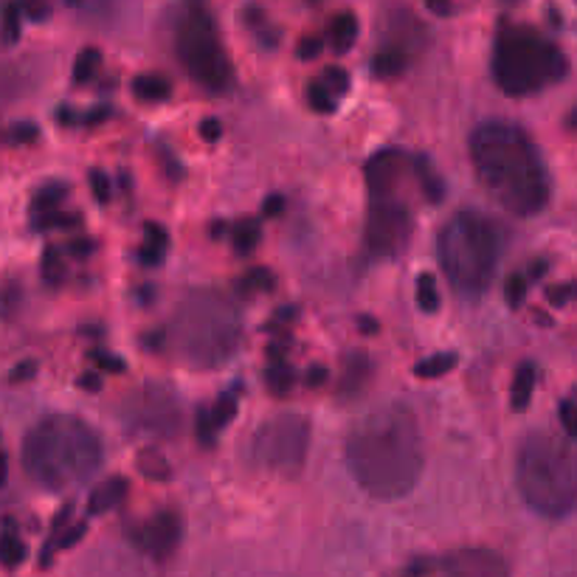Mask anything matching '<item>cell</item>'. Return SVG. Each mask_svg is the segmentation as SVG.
I'll return each mask as SVG.
<instances>
[{
  "instance_id": "obj_1",
  "label": "cell",
  "mask_w": 577,
  "mask_h": 577,
  "mask_svg": "<svg viewBox=\"0 0 577 577\" xmlns=\"http://www.w3.org/2000/svg\"><path fill=\"white\" fill-rule=\"evenodd\" d=\"M426 465L417 417L409 405L389 403L366 414L347 437V467L369 496L394 502L412 493Z\"/></svg>"
},
{
  "instance_id": "obj_2",
  "label": "cell",
  "mask_w": 577,
  "mask_h": 577,
  "mask_svg": "<svg viewBox=\"0 0 577 577\" xmlns=\"http://www.w3.org/2000/svg\"><path fill=\"white\" fill-rule=\"evenodd\" d=\"M481 189L516 217H532L550 203V173L532 138L510 122H485L467 141Z\"/></svg>"
},
{
  "instance_id": "obj_3",
  "label": "cell",
  "mask_w": 577,
  "mask_h": 577,
  "mask_svg": "<svg viewBox=\"0 0 577 577\" xmlns=\"http://www.w3.org/2000/svg\"><path fill=\"white\" fill-rule=\"evenodd\" d=\"M102 460L99 434L74 414L40 419L23 440V471L51 493L85 485L102 467Z\"/></svg>"
},
{
  "instance_id": "obj_4",
  "label": "cell",
  "mask_w": 577,
  "mask_h": 577,
  "mask_svg": "<svg viewBox=\"0 0 577 577\" xmlns=\"http://www.w3.org/2000/svg\"><path fill=\"white\" fill-rule=\"evenodd\" d=\"M516 485L538 516L564 518L577 507V446L550 431L529 434L516 456Z\"/></svg>"
},
{
  "instance_id": "obj_5",
  "label": "cell",
  "mask_w": 577,
  "mask_h": 577,
  "mask_svg": "<svg viewBox=\"0 0 577 577\" xmlns=\"http://www.w3.org/2000/svg\"><path fill=\"white\" fill-rule=\"evenodd\" d=\"M502 228L481 212L465 209L442 226L437 237V260L462 299H481L493 285L502 256Z\"/></svg>"
},
{
  "instance_id": "obj_6",
  "label": "cell",
  "mask_w": 577,
  "mask_h": 577,
  "mask_svg": "<svg viewBox=\"0 0 577 577\" xmlns=\"http://www.w3.org/2000/svg\"><path fill=\"white\" fill-rule=\"evenodd\" d=\"M240 336L242 322L237 304L217 290H195L180 302L170 338L180 361L200 369H214L237 352Z\"/></svg>"
},
{
  "instance_id": "obj_7",
  "label": "cell",
  "mask_w": 577,
  "mask_h": 577,
  "mask_svg": "<svg viewBox=\"0 0 577 577\" xmlns=\"http://www.w3.org/2000/svg\"><path fill=\"white\" fill-rule=\"evenodd\" d=\"M569 71L564 51L529 26H507L493 46V79L507 97H532Z\"/></svg>"
},
{
  "instance_id": "obj_8",
  "label": "cell",
  "mask_w": 577,
  "mask_h": 577,
  "mask_svg": "<svg viewBox=\"0 0 577 577\" xmlns=\"http://www.w3.org/2000/svg\"><path fill=\"white\" fill-rule=\"evenodd\" d=\"M175 54L200 88L209 93H228L234 68L223 46L221 28L206 0H184L175 17Z\"/></svg>"
},
{
  "instance_id": "obj_9",
  "label": "cell",
  "mask_w": 577,
  "mask_h": 577,
  "mask_svg": "<svg viewBox=\"0 0 577 577\" xmlns=\"http://www.w3.org/2000/svg\"><path fill=\"white\" fill-rule=\"evenodd\" d=\"M310 448V423L302 414H283L256 431L251 456L274 474L296 476L304 467Z\"/></svg>"
},
{
  "instance_id": "obj_10",
  "label": "cell",
  "mask_w": 577,
  "mask_h": 577,
  "mask_svg": "<svg viewBox=\"0 0 577 577\" xmlns=\"http://www.w3.org/2000/svg\"><path fill=\"white\" fill-rule=\"evenodd\" d=\"M412 209L400 195L369 198L366 214V246L375 256H398L412 240Z\"/></svg>"
},
{
  "instance_id": "obj_11",
  "label": "cell",
  "mask_w": 577,
  "mask_h": 577,
  "mask_svg": "<svg viewBox=\"0 0 577 577\" xmlns=\"http://www.w3.org/2000/svg\"><path fill=\"white\" fill-rule=\"evenodd\" d=\"M180 536H184V522H180L178 513L173 510H161L150 522L138 524L130 532V541L136 543L138 550L147 552L155 561H166L178 550Z\"/></svg>"
},
{
  "instance_id": "obj_12",
  "label": "cell",
  "mask_w": 577,
  "mask_h": 577,
  "mask_svg": "<svg viewBox=\"0 0 577 577\" xmlns=\"http://www.w3.org/2000/svg\"><path fill=\"white\" fill-rule=\"evenodd\" d=\"M440 577H510V566L499 552L465 547L442 557Z\"/></svg>"
},
{
  "instance_id": "obj_13",
  "label": "cell",
  "mask_w": 577,
  "mask_h": 577,
  "mask_svg": "<svg viewBox=\"0 0 577 577\" xmlns=\"http://www.w3.org/2000/svg\"><path fill=\"white\" fill-rule=\"evenodd\" d=\"M405 152L384 150L375 152L366 161V186H369V198H384V195H398V189L405 180Z\"/></svg>"
},
{
  "instance_id": "obj_14",
  "label": "cell",
  "mask_w": 577,
  "mask_h": 577,
  "mask_svg": "<svg viewBox=\"0 0 577 577\" xmlns=\"http://www.w3.org/2000/svg\"><path fill=\"white\" fill-rule=\"evenodd\" d=\"M147 394L150 398L147 400H138V403L145 405V417L133 419L138 426V431H155V434H164V437H170V434L175 431V426L180 423V412L178 405H175V398L166 389H147Z\"/></svg>"
},
{
  "instance_id": "obj_15",
  "label": "cell",
  "mask_w": 577,
  "mask_h": 577,
  "mask_svg": "<svg viewBox=\"0 0 577 577\" xmlns=\"http://www.w3.org/2000/svg\"><path fill=\"white\" fill-rule=\"evenodd\" d=\"M127 490H130V481L124 479V476H111L108 481H102L88 499V516H104V513H111L113 507L127 499Z\"/></svg>"
},
{
  "instance_id": "obj_16",
  "label": "cell",
  "mask_w": 577,
  "mask_h": 577,
  "mask_svg": "<svg viewBox=\"0 0 577 577\" xmlns=\"http://www.w3.org/2000/svg\"><path fill=\"white\" fill-rule=\"evenodd\" d=\"M166 251H170V234H166L164 226L159 223H147L145 226V242L138 248V262L145 265V268H159L161 262H164Z\"/></svg>"
},
{
  "instance_id": "obj_17",
  "label": "cell",
  "mask_w": 577,
  "mask_h": 577,
  "mask_svg": "<svg viewBox=\"0 0 577 577\" xmlns=\"http://www.w3.org/2000/svg\"><path fill=\"white\" fill-rule=\"evenodd\" d=\"M536 380H538V369L532 361H522L513 372V386H510V405L513 412H524L532 400V392H536Z\"/></svg>"
},
{
  "instance_id": "obj_18",
  "label": "cell",
  "mask_w": 577,
  "mask_h": 577,
  "mask_svg": "<svg viewBox=\"0 0 577 577\" xmlns=\"http://www.w3.org/2000/svg\"><path fill=\"white\" fill-rule=\"evenodd\" d=\"M358 40V21L352 12H341L336 14L330 21V28H327V42L336 54H347V51L355 46Z\"/></svg>"
},
{
  "instance_id": "obj_19",
  "label": "cell",
  "mask_w": 577,
  "mask_h": 577,
  "mask_svg": "<svg viewBox=\"0 0 577 577\" xmlns=\"http://www.w3.org/2000/svg\"><path fill=\"white\" fill-rule=\"evenodd\" d=\"M133 97L141 99L147 104L155 102H166V99L173 97V83L161 74H141L133 79Z\"/></svg>"
},
{
  "instance_id": "obj_20",
  "label": "cell",
  "mask_w": 577,
  "mask_h": 577,
  "mask_svg": "<svg viewBox=\"0 0 577 577\" xmlns=\"http://www.w3.org/2000/svg\"><path fill=\"white\" fill-rule=\"evenodd\" d=\"M26 543L17 536V527H14V522L9 518V522L3 524V529H0V566L17 569V566L26 561Z\"/></svg>"
},
{
  "instance_id": "obj_21",
  "label": "cell",
  "mask_w": 577,
  "mask_h": 577,
  "mask_svg": "<svg viewBox=\"0 0 577 577\" xmlns=\"http://www.w3.org/2000/svg\"><path fill=\"white\" fill-rule=\"evenodd\" d=\"M414 175L419 178V186H423V195H426L428 203H442V198H446V184H442L440 173L434 170L431 159H426V155H417L414 159Z\"/></svg>"
},
{
  "instance_id": "obj_22",
  "label": "cell",
  "mask_w": 577,
  "mask_h": 577,
  "mask_svg": "<svg viewBox=\"0 0 577 577\" xmlns=\"http://www.w3.org/2000/svg\"><path fill=\"white\" fill-rule=\"evenodd\" d=\"M65 198H68V184H62V180L42 184L35 192V198H32V214L54 212V209H60V203Z\"/></svg>"
},
{
  "instance_id": "obj_23",
  "label": "cell",
  "mask_w": 577,
  "mask_h": 577,
  "mask_svg": "<svg viewBox=\"0 0 577 577\" xmlns=\"http://www.w3.org/2000/svg\"><path fill=\"white\" fill-rule=\"evenodd\" d=\"M456 361H460L456 352H437V355L417 361V364H414V375H417V378H428V380L442 378V375H448V372L454 369Z\"/></svg>"
},
{
  "instance_id": "obj_24",
  "label": "cell",
  "mask_w": 577,
  "mask_h": 577,
  "mask_svg": "<svg viewBox=\"0 0 577 577\" xmlns=\"http://www.w3.org/2000/svg\"><path fill=\"white\" fill-rule=\"evenodd\" d=\"M405 68V54L398 46H389V49H380L372 60V74L380 76V79H392V76L403 74Z\"/></svg>"
},
{
  "instance_id": "obj_25",
  "label": "cell",
  "mask_w": 577,
  "mask_h": 577,
  "mask_svg": "<svg viewBox=\"0 0 577 577\" xmlns=\"http://www.w3.org/2000/svg\"><path fill=\"white\" fill-rule=\"evenodd\" d=\"M296 384V372L288 361H271L268 369H265V386H268L271 392L276 398H285V394L293 389Z\"/></svg>"
},
{
  "instance_id": "obj_26",
  "label": "cell",
  "mask_w": 577,
  "mask_h": 577,
  "mask_svg": "<svg viewBox=\"0 0 577 577\" xmlns=\"http://www.w3.org/2000/svg\"><path fill=\"white\" fill-rule=\"evenodd\" d=\"M79 221H83V214L62 212V209H54V212L32 214V231H54V228L79 226Z\"/></svg>"
},
{
  "instance_id": "obj_27",
  "label": "cell",
  "mask_w": 577,
  "mask_h": 577,
  "mask_svg": "<svg viewBox=\"0 0 577 577\" xmlns=\"http://www.w3.org/2000/svg\"><path fill=\"white\" fill-rule=\"evenodd\" d=\"M240 384H234L228 392H223L221 398H217V403H214L212 409V419L214 426H217V431H223V428L228 426L234 419V414H237V403H240Z\"/></svg>"
},
{
  "instance_id": "obj_28",
  "label": "cell",
  "mask_w": 577,
  "mask_h": 577,
  "mask_svg": "<svg viewBox=\"0 0 577 577\" xmlns=\"http://www.w3.org/2000/svg\"><path fill=\"white\" fill-rule=\"evenodd\" d=\"M138 471L147 476V479H155V481H166L170 479V465H166V460L161 456V451H155V448H145L141 454H138Z\"/></svg>"
},
{
  "instance_id": "obj_29",
  "label": "cell",
  "mask_w": 577,
  "mask_h": 577,
  "mask_svg": "<svg viewBox=\"0 0 577 577\" xmlns=\"http://www.w3.org/2000/svg\"><path fill=\"white\" fill-rule=\"evenodd\" d=\"M274 285H276V279L268 268H251L246 276H240V279H237V290H240L242 296L268 293Z\"/></svg>"
},
{
  "instance_id": "obj_30",
  "label": "cell",
  "mask_w": 577,
  "mask_h": 577,
  "mask_svg": "<svg viewBox=\"0 0 577 577\" xmlns=\"http://www.w3.org/2000/svg\"><path fill=\"white\" fill-rule=\"evenodd\" d=\"M231 240H234V251L240 256H248L256 248V242H260V223L256 221L237 223L231 231Z\"/></svg>"
},
{
  "instance_id": "obj_31",
  "label": "cell",
  "mask_w": 577,
  "mask_h": 577,
  "mask_svg": "<svg viewBox=\"0 0 577 577\" xmlns=\"http://www.w3.org/2000/svg\"><path fill=\"white\" fill-rule=\"evenodd\" d=\"M99 65H102V51L99 49H85L79 51L74 62V83L76 85H88L93 76H97Z\"/></svg>"
},
{
  "instance_id": "obj_32",
  "label": "cell",
  "mask_w": 577,
  "mask_h": 577,
  "mask_svg": "<svg viewBox=\"0 0 577 577\" xmlns=\"http://www.w3.org/2000/svg\"><path fill=\"white\" fill-rule=\"evenodd\" d=\"M21 0H14V3H9V7L3 9V23H0V40H3V46H14V42L21 40Z\"/></svg>"
},
{
  "instance_id": "obj_33",
  "label": "cell",
  "mask_w": 577,
  "mask_h": 577,
  "mask_svg": "<svg viewBox=\"0 0 577 577\" xmlns=\"http://www.w3.org/2000/svg\"><path fill=\"white\" fill-rule=\"evenodd\" d=\"M42 279H46V285H51V288L62 285V279H65V262H62L60 248L51 246L42 251Z\"/></svg>"
},
{
  "instance_id": "obj_34",
  "label": "cell",
  "mask_w": 577,
  "mask_h": 577,
  "mask_svg": "<svg viewBox=\"0 0 577 577\" xmlns=\"http://www.w3.org/2000/svg\"><path fill=\"white\" fill-rule=\"evenodd\" d=\"M417 304L423 313H437L440 310V293H437V279L431 274L417 276Z\"/></svg>"
},
{
  "instance_id": "obj_35",
  "label": "cell",
  "mask_w": 577,
  "mask_h": 577,
  "mask_svg": "<svg viewBox=\"0 0 577 577\" xmlns=\"http://www.w3.org/2000/svg\"><path fill=\"white\" fill-rule=\"evenodd\" d=\"M308 102H310V108H313V111L324 113V116H330V113L338 111V99L333 97L330 90L324 88L322 83L308 85Z\"/></svg>"
},
{
  "instance_id": "obj_36",
  "label": "cell",
  "mask_w": 577,
  "mask_h": 577,
  "mask_svg": "<svg viewBox=\"0 0 577 577\" xmlns=\"http://www.w3.org/2000/svg\"><path fill=\"white\" fill-rule=\"evenodd\" d=\"M318 83H322L324 88L330 90L333 97L341 99L347 93V90H350V74H347L344 68H338V65H333V68L324 71V76L318 79Z\"/></svg>"
},
{
  "instance_id": "obj_37",
  "label": "cell",
  "mask_w": 577,
  "mask_h": 577,
  "mask_svg": "<svg viewBox=\"0 0 577 577\" xmlns=\"http://www.w3.org/2000/svg\"><path fill=\"white\" fill-rule=\"evenodd\" d=\"M37 138H40V127L35 122H17L7 133L9 145H35Z\"/></svg>"
},
{
  "instance_id": "obj_38",
  "label": "cell",
  "mask_w": 577,
  "mask_h": 577,
  "mask_svg": "<svg viewBox=\"0 0 577 577\" xmlns=\"http://www.w3.org/2000/svg\"><path fill=\"white\" fill-rule=\"evenodd\" d=\"M90 189H93V198H97L99 206H108L113 198V180L108 178V173L102 170H90Z\"/></svg>"
},
{
  "instance_id": "obj_39",
  "label": "cell",
  "mask_w": 577,
  "mask_h": 577,
  "mask_svg": "<svg viewBox=\"0 0 577 577\" xmlns=\"http://www.w3.org/2000/svg\"><path fill=\"white\" fill-rule=\"evenodd\" d=\"M504 299H507V304L513 310L522 308L524 299H527V276H524V274L510 276L507 285H504Z\"/></svg>"
},
{
  "instance_id": "obj_40",
  "label": "cell",
  "mask_w": 577,
  "mask_h": 577,
  "mask_svg": "<svg viewBox=\"0 0 577 577\" xmlns=\"http://www.w3.org/2000/svg\"><path fill=\"white\" fill-rule=\"evenodd\" d=\"M198 442L203 448H214L217 442V426H214L209 409H198Z\"/></svg>"
},
{
  "instance_id": "obj_41",
  "label": "cell",
  "mask_w": 577,
  "mask_h": 577,
  "mask_svg": "<svg viewBox=\"0 0 577 577\" xmlns=\"http://www.w3.org/2000/svg\"><path fill=\"white\" fill-rule=\"evenodd\" d=\"M557 417H561V426H564L566 437L569 440H577V403L575 400H561L557 403Z\"/></svg>"
},
{
  "instance_id": "obj_42",
  "label": "cell",
  "mask_w": 577,
  "mask_h": 577,
  "mask_svg": "<svg viewBox=\"0 0 577 577\" xmlns=\"http://www.w3.org/2000/svg\"><path fill=\"white\" fill-rule=\"evenodd\" d=\"M575 299H577V283H564L547 288V302H550L552 308H566V304L575 302Z\"/></svg>"
},
{
  "instance_id": "obj_43",
  "label": "cell",
  "mask_w": 577,
  "mask_h": 577,
  "mask_svg": "<svg viewBox=\"0 0 577 577\" xmlns=\"http://www.w3.org/2000/svg\"><path fill=\"white\" fill-rule=\"evenodd\" d=\"M90 358H93V364H97L99 369L113 372V375H122V372L127 369V364H124V358H122V355H116V352L93 350V352H90Z\"/></svg>"
},
{
  "instance_id": "obj_44",
  "label": "cell",
  "mask_w": 577,
  "mask_h": 577,
  "mask_svg": "<svg viewBox=\"0 0 577 577\" xmlns=\"http://www.w3.org/2000/svg\"><path fill=\"white\" fill-rule=\"evenodd\" d=\"M21 9L23 17H28V21L35 23H42L49 17V3H46V0H21Z\"/></svg>"
},
{
  "instance_id": "obj_45",
  "label": "cell",
  "mask_w": 577,
  "mask_h": 577,
  "mask_svg": "<svg viewBox=\"0 0 577 577\" xmlns=\"http://www.w3.org/2000/svg\"><path fill=\"white\" fill-rule=\"evenodd\" d=\"M322 49H324L322 37H304V40L299 42L296 54H299V60H316V57L322 54Z\"/></svg>"
},
{
  "instance_id": "obj_46",
  "label": "cell",
  "mask_w": 577,
  "mask_h": 577,
  "mask_svg": "<svg viewBox=\"0 0 577 577\" xmlns=\"http://www.w3.org/2000/svg\"><path fill=\"white\" fill-rule=\"evenodd\" d=\"M65 251H68L71 256H76V260H88V256L97 251V242L88 240V237H79V240H71L68 246H65Z\"/></svg>"
},
{
  "instance_id": "obj_47",
  "label": "cell",
  "mask_w": 577,
  "mask_h": 577,
  "mask_svg": "<svg viewBox=\"0 0 577 577\" xmlns=\"http://www.w3.org/2000/svg\"><path fill=\"white\" fill-rule=\"evenodd\" d=\"M198 130H200V138L209 141V145H214V141H221L223 138V124L217 122V118H203V122L198 124Z\"/></svg>"
},
{
  "instance_id": "obj_48",
  "label": "cell",
  "mask_w": 577,
  "mask_h": 577,
  "mask_svg": "<svg viewBox=\"0 0 577 577\" xmlns=\"http://www.w3.org/2000/svg\"><path fill=\"white\" fill-rule=\"evenodd\" d=\"M327 380H330V372H327V366H322V364H316V366H310L308 369V375H304V384L310 386V389H313V386H324L327 384Z\"/></svg>"
},
{
  "instance_id": "obj_49",
  "label": "cell",
  "mask_w": 577,
  "mask_h": 577,
  "mask_svg": "<svg viewBox=\"0 0 577 577\" xmlns=\"http://www.w3.org/2000/svg\"><path fill=\"white\" fill-rule=\"evenodd\" d=\"M35 372H37V364H35V361H26V364L14 366L12 375H9V380H12V384H23V380L35 378Z\"/></svg>"
},
{
  "instance_id": "obj_50",
  "label": "cell",
  "mask_w": 577,
  "mask_h": 577,
  "mask_svg": "<svg viewBox=\"0 0 577 577\" xmlns=\"http://www.w3.org/2000/svg\"><path fill=\"white\" fill-rule=\"evenodd\" d=\"M76 384H79V389H85V392H102V378H99L97 372H83Z\"/></svg>"
},
{
  "instance_id": "obj_51",
  "label": "cell",
  "mask_w": 577,
  "mask_h": 577,
  "mask_svg": "<svg viewBox=\"0 0 577 577\" xmlns=\"http://www.w3.org/2000/svg\"><path fill=\"white\" fill-rule=\"evenodd\" d=\"M283 209H285L283 195H271V198H265V206H262V212H265V217H276V214H283Z\"/></svg>"
},
{
  "instance_id": "obj_52",
  "label": "cell",
  "mask_w": 577,
  "mask_h": 577,
  "mask_svg": "<svg viewBox=\"0 0 577 577\" xmlns=\"http://www.w3.org/2000/svg\"><path fill=\"white\" fill-rule=\"evenodd\" d=\"M358 327H361V330H364L366 336H375V333L380 330V324L375 322V318H372V316H361V318H358Z\"/></svg>"
},
{
  "instance_id": "obj_53",
  "label": "cell",
  "mask_w": 577,
  "mask_h": 577,
  "mask_svg": "<svg viewBox=\"0 0 577 577\" xmlns=\"http://www.w3.org/2000/svg\"><path fill=\"white\" fill-rule=\"evenodd\" d=\"M547 274V262H536V265H532V271H529V276H532V279H541V276Z\"/></svg>"
},
{
  "instance_id": "obj_54",
  "label": "cell",
  "mask_w": 577,
  "mask_h": 577,
  "mask_svg": "<svg viewBox=\"0 0 577 577\" xmlns=\"http://www.w3.org/2000/svg\"><path fill=\"white\" fill-rule=\"evenodd\" d=\"M7 467H9L7 454H0V488H3V481H7Z\"/></svg>"
},
{
  "instance_id": "obj_55",
  "label": "cell",
  "mask_w": 577,
  "mask_h": 577,
  "mask_svg": "<svg viewBox=\"0 0 577 577\" xmlns=\"http://www.w3.org/2000/svg\"><path fill=\"white\" fill-rule=\"evenodd\" d=\"M152 296H155V290L152 288H141V293H138V302H152Z\"/></svg>"
},
{
  "instance_id": "obj_56",
  "label": "cell",
  "mask_w": 577,
  "mask_h": 577,
  "mask_svg": "<svg viewBox=\"0 0 577 577\" xmlns=\"http://www.w3.org/2000/svg\"><path fill=\"white\" fill-rule=\"evenodd\" d=\"M566 127H569V130H577V108L572 111V116L566 118Z\"/></svg>"
},
{
  "instance_id": "obj_57",
  "label": "cell",
  "mask_w": 577,
  "mask_h": 577,
  "mask_svg": "<svg viewBox=\"0 0 577 577\" xmlns=\"http://www.w3.org/2000/svg\"><path fill=\"white\" fill-rule=\"evenodd\" d=\"M575 394H577V392H575Z\"/></svg>"
}]
</instances>
